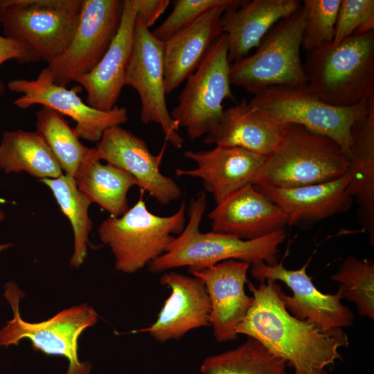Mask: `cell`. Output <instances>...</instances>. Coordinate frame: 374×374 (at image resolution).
I'll list each match as a JSON object with an SVG mask.
<instances>
[{
  "label": "cell",
  "mask_w": 374,
  "mask_h": 374,
  "mask_svg": "<svg viewBox=\"0 0 374 374\" xmlns=\"http://www.w3.org/2000/svg\"><path fill=\"white\" fill-rule=\"evenodd\" d=\"M247 284L253 301L237 326V335L256 339L295 372L303 374H326V368L341 359L339 349L348 346L341 328L323 331L292 315L280 296L282 289L276 281L267 280L258 287L249 280Z\"/></svg>",
  "instance_id": "6da1fadb"
},
{
  "label": "cell",
  "mask_w": 374,
  "mask_h": 374,
  "mask_svg": "<svg viewBox=\"0 0 374 374\" xmlns=\"http://www.w3.org/2000/svg\"><path fill=\"white\" fill-rule=\"evenodd\" d=\"M206 205L204 192L191 198L186 226L175 238L163 254L148 264L150 271L161 273L188 267L192 273L231 259L250 265L262 262L269 265L277 263L278 247L286 238L285 229L247 240L222 233H202L199 224Z\"/></svg>",
  "instance_id": "7a4b0ae2"
},
{
  "label": "cell",
  "mask_w": 374,
  "mask_h": 374,
  "mask_svg": "<svg viewBox=\"0 0 374 374\" xmlns=\"http://www.w3.org/2000/svg\"><path fill=\"white\" fill-rule=\"evenodd\" d=\"M350 161L333 139L287 123L279 144L266 156L253 185L290 188L329 182L347 174Z\"/></svg>",
  "instance_id": "3957f363"
},
{
  "label": "cell",
  "mask_w": 374,
  "mask_h": 374,
  "mask_svg": "<svg viewBox=\"0 0 374 374\" xmlns=\"http://www.w3.org/2000/svg\"><path fill=\"white\" fill-rule=\"evenodd\" d=\"M308 86L326 103L353 106L374 98V31L307 54Z\"/></svg>",
  "instance_id": "277c9868"
},
{
  "label": "cell",
  "mask_w": 374,
  "mask_h": 374,
  "mask_svg": "<svg viewBox=\"0 0 374 374\" xmlns=\"http://www.w3.org/2000/svg\"><path fill=\"white\" fill-rule=\"evenodd\" d=\"M305 19L302 4L274 25L253 53L230 64L231 84L253 95L270 87L308 84L300 54Z\"/></svg>",
  "instance_id": "5b68a950"
},
{
  "label": "cell",
  "mask_w": 374,
  "mask_h": 374,
  "mask_svg": "<svg viewBox=\"0 0 374 374\" xmlns=\"http://www.w3.org/2000/svg\"><path fill=\"white\" fill-rule=\"evenodd\" d=\"M136 204L120 217H109L98 229L101 242L115 258L116 270L134 273L163 254L179 235L186 223V205L181 202L173 215L159 216L151 213L143 199V192Z\"/></svg>",
  "instance_id": "8992f818"
},
{
  "label": "cell",
  "mask_w": 374,
  "mask_h": 374,
  "mask_svg": "<svg viewBox=\"0 0 374 374\" xmlns=\"http://www.w3.org/2000/svg\"><path fill=\"white\" fill-rule=\"evenodd\" d=\"M82 6V0H0V25L3 36L48 64L71 43Z\"/></svg>",
  "instance_id": "52a82bcc"
},
{
  "label": "cell",
  "mask_w": 374,
  "mask_h": 374,
  "mask_svg": "<svg viewBox=\"0 0 374 374\" xmlns=\"http://www.w3.org/2000/svg\"><path fill=\"white\" fill-rule=\"evenodd\" d=\"M249 102L282 123L300 125L333 139L350 160L352 128L368 114L374 98L353 106H335L305 84L270 87Z\"/></svg>",
  "instance_id": "ba28073f"
},
{
  "label": "cell",
  "mask_w": 374,
  "mask_h": 374,
  "mask_svg": "<svg viewBox=\"0 0 374 374\" xmlns=\"http://www.w3.org/2000/svg\"><path fill=\"white\" fill-rule=\"evenodd\" d=\"M4 295L13 311V318L0 330V346L18 345L24 339L31 341L34 350L46 355L64 357L69 362L66 374H90L89 361L78 358V341L83 331L98 321V314L87 303L62 310L51 319L38 323L23 320L19 303L23 292L13 282L5 285Z\"/></svg>",
  "instance_id": "9c48e42d"
},
{
  "label": "cell",
  "mask_w": 374,
  "mask_h": 374,
  "mask_svg": "<svg viewBox=\"0 0 374 374\" xmlns=\"http://www.w3.org/2000/svg\"><path fill=\"white\" fill-rule=\"evenodd\" d=\"M231 85L227 37L223 33L187 79L171 117L186 128L191 140L212 133L223 116V101L235 100Z\"/></svg>",
  "instance_id": "30bf717a"
},
{
  "label": "cell",
  "mask_w": 374,
  "mask_h": 374,
  "mask_svg": "<svg viewBox=\"0 0 374 374\" xmlns=\"http://www.w3.org/2000/svg\"><path fill=\"white\" fill-rule=\"evenodd\" d=\"M123 4L121 0H82L79 23L71 43L37 78L65 87L92 71L117 33Z\"/></svg>",
  "instance_id": "8fae6325"
},
{
  "label": "cell",
  "mask_w": 374,
  "mask_h": 374,
  "mask_svg": "<svg viewBox=\"0 0 374 374\" xmlns=\"http://www.w3.org/2000/svg\"><path fill=\"white\" fill-rule=\"evenodd\" d=\"M125 86L134 88L139 96L141 121L159 125L166 140L181 148L184 139L178 133L180 126L171 117L166 100L163 42L153 35L138 15Z\"/></svg>",
  "instance_id": "7c38bea8"
},
{
  "label": "cell",
  "mask_w": 374,
  "mask_h": 374,
  "mask_svg": "<svg viewBox=\"0 0 374 374\" xmlns=\"http://www.w3.org/2000/svg\"><path fill=\"white\" fill-rule=\"evenodd\" d=\"M308 263L294 270L286 269L282 262L269 265L262 262L252 265L250 273L260 282L271 280L285 283L293 295H287L281 290L280 296L285 308L296 318L308 321L323 331L350 326L353 314L341 304L340 292L335 294L321 292L307 274Z\"/></svg>",
  "instance_id": "4fadbf2b"
},
{
  "label": "cell",
  "mask_w": 374,
  "mask_h": 374,
  "mask_svg": "<svg viewBox=\"0 0 374 374\" xmlns=\"http://www.w3.org/2000/svg\"><path fill=\"white\" fill-rule=\"evenodd\" d=\"M8 87L10 91L21 93L13 103L18 108L24 109L34 105L50 107L73 119L78 136L90 142L98 143L106 130L128 120L125 107L116 105L107 112L97 110L83 102L75 90L38 78L13 80Z\"/></svg>",
  "instance_id": "5bb4252c"
},
{
  "label": "cell",
  "mask_w": 374,
  "mask_h": 374,
  "mask_svg": "<svg viewBox=\"0 0 374 374\" xmlns=\"http://www.w3.org/2000/svg\"><path fill=\"white\" fill-rule=\"evenodd\" d=\"M94 150L98 160L129 172L141 190L147 191L159 204L167 205L181 197L179 186L160 171L164 148L153 155L143 139L118 125L106 130Z\"/></svg>",
  "instance_id": "9a60e30c"
},
{
  "label": "cell",
  "mask_w": 374,
  "mask_h": 374,
  "mask_svg": "<svg viewBox=\"0 0 374 374\" xmlns=\"http://www.w3.org/2000/svg\"><path fill=\"white\" fill-rule=\"evenodd\" d=\"M250 265L227 260L190 274L204 284L211 302L210 326L217 342L234 340L235 332L250 309L253 296L244 291Z\"/></svg>",
  "instance_id": "2e32d148"
},
{
  "label": "cell",
  "mask_w": 374,
  "mask_h": 374,
  "mask_svg": "<svg viewBox=\"0 0 374 374\" xmlns=\"http://www.w3.org/2000/svg\"><path fill=\"white\" fill-rule=\"evenodd\" d=\"M160 283L169 287L171 293L155 322L137 332H146L163 343L179 339L191 330L210 326V299L199 278L170 271L162 275Z\"/></svg>",
  "instance_id": "e0dca14e"
},
{
  "label": "cell",
  "mask_w": 374,
  "mask_h": 374,
  "mask_svg": "<svg viewBox=\"0 0 374 374\" xmlns=\"http://www.w3.org/2000/svg\"><path fill=\"white\" fill-rule=\"evenodd\" d=\"M184 156L193 161L197 167L189 170L177 168L176 175L202 179L216 204L243 187L253 184L266 157L241 148L224 146H215L209 150H187Z\"/></svg>",
  "instance_id": "ac0fdd59"
},
{
  "label": "cell",
  "mask_w": 374,
  "mask_h": 374,
  "mask_svg": "<svg viewBox=\"0 0 374 374\" xmlns=\"http://www.w3.org/2000/svg\"><path fill=\"white\" fill-rule=\"evenodd\" d=\"M136 16L132 0L124 1L119 27L106 53L92 71L74 80L86 90V103L97 110L107 112L117 105L132 54Z\"/></svg>",
  "instance_id": "d6986e66"
},
{
  "label": "cell",
  "mask_w": 374,
  "mask_h": 374,
  "mask_svg": "<svg viewBox=\"0 0 374 374\" xmlns=\"http://www.w3.org/2000/svg\"><path fill=\"white\" fill-rule=\"evenodd\" d=\"M212 231L242 240H255L284 229L285 213L249 184L233 193L209 213Z\"/></svg>",
  "instance_id": "ffe728a7"
},
{
  "label": "cell",
  "mask_w": 374,
  "mask_h": 374,
  "mask_svg": "<svg viewBox=\"0 0 374 374\" xmlns=\"http://www.w3.org/2000/svg\"><path fill=\"white\" fill-rule=\"evenodd\" d=\"M349 175L332 181L290 188L254 187L286 215L287 225L304 228L344 213L353 198L347 191Z\"/></svg>",
  "instance_id": "44dd1931"
},
{
  "label": "cell",
  "mask_w": 374,
  "mask_h": 374,
  "mask_svg": "<svg viewBox=\"0 0 374 374\" xmlns=\"http://www.w3.org/2000/svg\"><path fill=\"white\" fill-rule=\"evenodd\" d=\"M287 123L245 99L224 109L217 128L204 137L209 145L238 147L267 156L279 144Z\"/></svg>",
  "instance_id": "7402d4cb"
},
{
  "label": "cell",
  "mask_w": 374,
  "mask_h": 374,
  "mask_svg": "<svg viewBox=\"0 0 374 374\" xmlns=\"http://www.w3.org/2000/svg\"><path fill=\"white\" fill-rule=\"evenodd\" d=\"M225 8H213L163 42L164 79L166 94L199 67L215 40L223 32Z\"/></svg>",
  "instance_id": "603a6c76"
},
{
  "label": "cell",
  "mask_w": 374,
  "mask_h": 374,
  "mask_svg": "<svg viewBox=\"0 0 374 374\" xmlns=\"http://www.w3.org/2000/svg\"><path fill=\"white\" fill-rule=\"evenodd\" d=\"M301 6L299 0H252L226 10L222 23L230 64L247 56L274 25Z\"/></svg>",
  "instance_id": "cb8c5ba5"
},
{
  "label": "cell",
  "mask_w": 374,
  "mask_h": 374,
  "mask_svg": "<svg viewBox=\"0 0 374 374\" xmlns=\"http://www.w3.org/2000/svg\"><path fill=\"white\" fill-rule=\"evenodd\" d=\"M353 144L348 171V194L359 206L357 217L362 230L374 242V103L368 114L351 131Z\"/></svg>",
  "instance_id": "d4e9b609"
},
{
  "label": "cell",
  "mask_w": 374,
  "mask_h": 374,
  "mask_svg": "<svg viewBox=\"0 0 374 374\" xmlns=\"http://www.w3.org/2000/svg\"><path fill=\"white\" fill-rule=\"evenodd\" d=\"M78 190L110 214L120 217L129 209L127 193L136 179L125 170L110 163L103 164L94 148L77 170L74 177Z\"/></svg>",
  "instance_id": "484cf974"
},
{
  "label": "cell",
  "mask_w": 374,
  "mask_h": 374,
  "mask_svg": "<svg viewBox=\"0 0 374 374\" xmlns=\"http://www.w3.org/2000/svg\"><path fill=\"white\" fill-rule=\"evenodd\" d=\"M0 168L6 173L26 172L39 178H57L63 175L59 162L36 132L7 131L0 143Z\"/></svg>",
  "instance_id": "4316f807"
},
{
  "label": "cell",
  "mask_w": 374,
  "mask_h": 374,
  "mask_svg": "<svg viewBox=\"0 0 374 374\" xmlns=\"http://www.w3.org/2000/svg\"><path fill=\"white\" fill-rule=\"evenodd\" d=\"M287 362L256 339L248 337L240 346L209 356L202 362V374H287Z\"/></svg>",
  "instance_id": "83f0119b"
},
{
  "label": "cell",
  "mask_w": 374,
  "mask_h": 374,
  "mask_svg": "<svg viewBox=\"0 0 374 374\" xmlns=\"http://www.w3.org/2000/svg\"><path fill=\"white\" fill-rule=\"evenodd\" d=\"M40 181L51 189L61 211L70 221L74 241L69 263L71 267H79L87 258L89 234L93 226L88 213L91 202L78 190L73 177L63 174L57 178Z\"/></svg>",
  "instance_id": "f1b7e54d"
},
{
  "label": "cell",
  "mask_w": 374,
  "mask_h": 374,
  "mask_svg": "<svg viewBox=\"0 0 374 374\" xmlns=\"http://www.w3.org/2000/svg\"><path fill=\"white\" fill-rule=\"evenodd\" d=\"M36 118L35 132L44 139L66 175L73 177L91 148L80 142L74 129L55 110L42 106Z\"/></svg>",
  "instance_id": "f546056e"
},
{
  "label": "cell",
  "mask_w": 374,
  "mask_h": 374,
  "mask_svg": "<svg viewBox=\"0 0 374 374\" xmlns=\"http://www.w3.org/2000/svg\"><path fill=\"white\" fill-rule=\"evenodd\" d=\"M331 279L340 283L342 299L356 304L359 315L374 319V262L348 256Z\"/></svg>",
  "instance_id": "4dcf8cb0"
},
{
  "label": "cell",
  "mask_w": 374,
  "mask_h": 374,
  "mask_svg": "<svg viewBox=\"0 0 374 374\" xmlns=\"http://www.w3.org/2000/svg\"><path fill=\"white\" fill-rule=\"evenodd\" d=\"M341 0H304L305 24L301 48L310 53L332 42Z\"/></svg>",
  "instance_id": "1f68e13d"
},
{
  "label": "cell",
  "mask_w": 374,
  "mask_h": 374,
  "mask_svg": "<svg viewBox=\"0 0 374 374\" xmlns=\"http://www.w3.org/2000/svg\"><path fill=\"white\" fill-rule=\"evenodd\" d=\"M242 0H175L173 9L164 21L152 31L153 35L165 42L206 12L215 8L228 10L239 7Z\"/></svg>",
  "instance_id": "d6a6232c"
},
{
  "label": "cell",
  "mask_w": 374,
  "mask_h": 374,
  "mask_svg": "<svg viewBox=\"0 0 374 374\" xmlns=\"http://www.w3.org/2000/svg\"><path fill=\"white\" fill-rule=\"evenodd\" d=\"M374 31L373 0H341L332 44Z\"/></svg>",
  "instance_id": "836d02e7"
},
{
  "label": "cell",
  "mask_w": 374,
  "mask_h": 374,
  "mask_svg": "<svg viewBox=\"0 0 374 374\" xmlns=\"http://www.w3.org/2000/svg\"><path fill=\"white\" fill-rule=\"evenodd\" d=\"M13 59L20 64L37 62L26 45L0 34V65ZM4 91L5 86L0 81V98Z\"/></svg>",
  "instance_id": "e575fe53"
},
{
  "label": "cell",
  "mask_w": 374,
  "mask_h": 374,
  "mask_svg": "<svg viewBox=\"0 0 374 374\" xmlns=\"http://www.w3.org/2000/svg\"><path fill=\"white\" fill-rule=\"evenodd\" d=\"M137 15L147 28L152 26L170 3L169 0H132Z\"/></svg>",
  "instance_id": "d590c367"
},
{
  "label": "cell",
  "mask_w": 374,
  "mask_h": 374,
  "mask_svg": "<svg viewBox=\"0 0 374 374\" xmlns=\"http://www.w3.org/2000/svg\"><path fill=\"white\" fill-rule=\"evenodd\" d=\"M6 215L4 212L1 210L0 206V222L3 221L5 219ZM13 246V244L12 243H6V244H0V252L4 249H8Z\"/></svg>",
  "instance_id": "8d00e7d4"
},
{
  "label": "cell",
  "mask_w": 374,
  "mask_h": 374,
  "mask_svg": "<svg viewBox=\"0 0 374 374\" xmlns=\"http://www.w3.org/2000/svg\"><path fill=\"white\" fill-rule=\"evenodd\" d=\"M294 374H303V373H299V372H295Z\"/></svg>",
  "instance_id": "74e56055"
}]
</instances>
